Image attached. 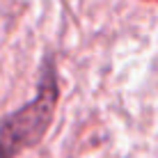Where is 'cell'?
<instances>
[{
  "label": "cell",
  "instance_id": "cell-1",
  "mask_svg": "<svg viewBox=\"0 0 158 158\" xmlns=\"http://www.w3.org/2000/svg\"><path fill=\"white\" fill-rule=\"evenodd\" d=\"M57 101V67L55 57L48 53L39 67L35 99L0 119V158H16L21 151L39 144L53 124Z\"/></svg>",
  "mask_w": 158,
  "mask_h": 158
}]
</instances>
